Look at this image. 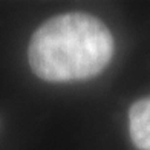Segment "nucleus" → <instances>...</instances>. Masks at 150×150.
<instances>
[{"mask_svg":"<svg viewBox=\"0 0 150 150\" xmlns=\"http://www.w3.org/2000/svg\"><path fill=\"white\" fill-rule=\"evenodd\" d=\"M115 42L100 18L69 12L49 18L32 34L28 61L32 72L49 83L89 80L110 63Z\"/></svg>","mask_w":150,"mask_h":150,"instance_id":"1","label":"nucleus"},{"mask_svg":"<svg viewBox=\"0 0 150 150\" xmlns=\"http://www.w3.org/2000/svg\"><path fill=\"white\" fill-rule=\"evenodd\" d=\"M129 130L139 150H150V97L138 100L129 109Z\"/></svg>","mask_w":150,"mask_h":150,"instance_id":"2","label":"nucleus"}]
</instances>
